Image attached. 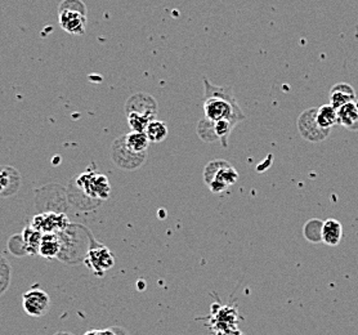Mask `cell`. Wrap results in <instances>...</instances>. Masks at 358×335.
Returning a JSON list of instances; mask_svg holds the SVG:
<instances>
[{"mask_svg":"<svg viewBox=\"0 0 358 335\" xmlns=\"http://www.w3.org/2000/svg\"><path fill=\"white\" fill-rule=\"evenodd\" d=\"M202 109L205 119L217 123L219 120H230L234 126L245 120L242 111L234 92L230 87H218L204 77V102Z\"/></svg>","mask_w":358,"mask_h":335,"instance_id":"cell-1","label":"cell"},{"mask_svg":"<svg viewBox=\"0 0 358 335\" xmlns=\"http://www.w3.org/2000/svg\"><path fill=\"white\" fill-rule=\"evenodd\" d=\"M128 124L135 132H144L152 120L156 119L158 103L147 93H135L125 105Z\"/></svg>","mask_w":358,"mask_h":335,"instance_id":"cell-2","label":"cell"},{"mask_svg":"<svg viewBox=\"0 0 358 335\" xmlns=\"http://www.w3.org/2000/svg\"><path fill=\"white\" fill-rule=\"evenodd\" d=\"M59 22L64 31L83 35L88 22V12L83 0H64L59 6Z\"/></svg>","mask_w":358,"mask_h":335,"instance_id":"cell-3","label":"cell"},{"mask_svg":"<svg viewBox=\"0 0 358 335\" xmlns=\"http://www.w3.org/2000/svg\"><path fill=\"white\" fill-rule=\"evenodd\" d=\"M237 179V170L225 160H213L204 169V181L211 193H223L225 188L236 184Z\"/></svg>","mask_w":358,"mask_h":335,"instance_id":"cell-4","label":"cell"},{"mask_svg":"<svg viewBox=\"0 0 358 335\" xmlns=\"http://www.w3.org/2000/svg\"><path fill=\"white\" fill-rule=\"evenodd\" d=\"M76 186L89 198L102 199V200L109 199L111 187H110L109 179L103 174H97L91 172L83 173L82 176L77 177Z\"/></svg>","mask_w":358,"mask_h":335,"instance_id":"cell-5","label":"cell"},{"mask_svg":"<svg viewBox=\"0 0 358 335\" xmlns=\"http://www.w3.org/2000/svg\"><path fill=\"white\" fill-rule=\"evenodd\" d=\"M317 109L303 111L298 119V131L300 135L309 142H321L327 138L330 131L318 126L316 119Z\"/></svg>","mask_w":358,"mask_h":335,"instance_id":"cell-6","label":"cell"},{"mask_svg":"<svg viewBox=\"0 0 358 335\" xmlns=\"http://www.w3.org/2000/svg\"><path fill=\"white\" fill-rule=\"evenodd\" d=\"M111 159L115 163V165L125 170H134L142 165V163L146 159V154L140 155L134 154L126 147L124 142V135L115 140L111 147Z\"/></svg>","mask_w":358,"mask_h":335,"instance_id":"cell-7","label":"cell"},{"mask_svg":"<svg viewBox=\"0 0 358 335\" xmlns=\"http://www.w3.org/2000/svg\"><path fill=\"white\" fill-rule=\"evenodd\" d=\"M22 307L29 316L42 318L50 311V297L42 289L31 288L22 295Z\"/></svg>","mask_w":358,"mask_h":335,"instance_id":"cell-8","label":"cell"},{"mask_svg":"<svg viewBox=\"0 0 358 335\" xmlns=\"http://www.w3.org/2000/svg\"><path fill=\"white\" fill-rule=\"evenodd\" d=\"M114 254L106 246L100 245L98 248H91L85 257V265L91 268L96 275H102L103 272L109 271L110 268L114 266Z\"/></svg>","mask_w":358,"mask_h":335,"instance_id":"cell-9","label":"cell"},{"mask_svg":"<svg viewBox=\"0 0 358 335\" xmlns=\"http://www.w3.org/2000/svg\"><path fill=\"white\" fill-rule=\"evenodd\" d=\"M31 226L39 230L43 234H59L61 231L66 230L68 226V219L65 214H56V213H43L33 217Z\"/></svg>","mask_w":358,"mask_h":335,"instance_id":"cell-10","label":"cell"},{"mask_svg":"<svg viewBox=\"0 0 358 335\" xmlns=\"http://www.w3.org/2000/svg\"><path fill=\"white\" fill-rule=\"evenodd\" d=\"M237 312L228 306L221 307L213 318V327L218 334H231L237 332Z\"/></svg>","mask_w":358,"mask_h":335,"instance_id":"cell-11","label":"cell"},{"mask_svg":"<svg viewBox=\"0 0 358 335\" xmlns=\"http://www.w3.org/2000/svg\"><path fill=\"white\" fill-rule=\"evenodd\" d=\"M343 226L338 219L329 218L322 223L321 240L329 246H336L342 241Z\"/></svg>","mask_w":358,"mask_h":335,"instance_id":"cell-12","label":"cell"},{"mask_svg":"<svg viewBox=\"0 0 358 335\" xmlns=\"http://www.w3.org/2000/svg\"><path fill=\"white\" fill-rule=\"evenodd\" d=\"M353 100H356V92L350 84H336L330 91V105L336 110L341 109L345 103Z\"/></svg>","mask_w":358,"mask_h":335,"instance_id":"cell-13","label":"cell"},{"mask_svg":"<svg viewBox=\"0 0 358 335\" xmlns=\"http://www.w3.org/2000/svg\"><path fill=\"white\" fill-rule=\"evenodd\" d=\"M338 123L358 132V100H350L338 110Z\"/></svg>","mask_w":358,"mask_h":335,"instance_id":"cell-14","label":"cell"},{"mask_svg":"<svg viewBox=\"0 0 358 335\" xmlns=\"http://www.w3.org/2000/svg\"><path fill=\"white\" fill-rule=\"evenodd\" d=\"M62 251V243L57 234H43L39 254L44 258H56Z\"/></svg>","mask_w":358,"mask_h":335,"instance_id":"cell-15","label":"cell"},{"mask_svg":"<svg viewBox=\"0 0 358 335\" xmlns=\"http://www.w3.org/2000/svg\"><path fill=\"white\" fill-rule=\"evenodd\" d=\"M124 142L129 150L134 154H140V155L146 154V151L149 149L151 143L149 137L146 135L144 132H135V131L125 134Z\"/></svg>","mask_w":358,"mask_h":335,"instance_id":"cell-16","label":"cell"},{"mask_svg":"<svg viewBox=\"0 0 358 335\" xmlns=\"http://www.w3.org/2000/svg\"><path fill=\"white\" fill-rule=\"evenodd\" d=\"M316 119L318 126L326 131H331L335 124L338 123V110L331 105H322L317 109Z\"/></svg>","mask_w":358,"mask_h":335,"instance_id":"cell-17","label":"cell"},{"mask_svg":"<svg viewBox=\"0 0 358 335\" xmlns=\"http://www.w3.org/2000/svg\"><path fill=\"white\" fill-rule=\"evenodd\" d=\"M144 133L149 137L150 142L160 143L167 138L169 129L164 121H160L155 119L147 126Z\"/></svg>","mask_w":358,"mask_h":335,"instance_id":"cell-18","label":"cell"},{"mask_svg":"<svg viewBox=\"0 0 358 335\" xmlns=\"http://www.w3.org/2000/svg\"><path fill=\"white\" fill-rule=\"evenodd\" d=\"M43 232L39 230L33 228V226H29L24 231V243H25V249L29 254H38L39 253V246L42 241Z\"/></svg>","mask_w":358,"mask_h":335,"instance_id":"cell-19","label":"cell"},{"mask_svg":"<svg viewBox=\"0 0 358 335\" xmlns=\"http://www.w3.org/2000/svg\"><path fill=\"white\" fill-rule=\"evenodd\" d=\"M322 221L320 219H311L304 227H303V232L306 239L311 243H321V232H322Z\"/></svg>","mask_w":358,"mask_h":335,"instance_id":"cell-20","label":"cell"},{"mask_svg":"<svg viewBox=\"0 0 358 335\" xmlns=\"http://www.w3.org/2000/svg\"><path fill=\"white\" fill-rule=\"evenodd\" d=\"M17 170L12 169V168H1L0 169V193H8V188L12 186V176L16 173ZM12 190L16 193V188L12 187Z\"/></svg>","mask_w":358,"mask_h":335,"instance_id":"cell-21","label":"cell"},{"mask_svg":"<svg viewBox=\"0 0 358 335\" xmlns=\"http://www.w3.org/2000/svg\"><path fill=\"white\" fill-rule=\"evenodd\" d=\"M9 283V271H3L0 272V293L6 290L7 285Z\"/></svg>","mask_w":358,"mask_h":335,"instance_id":"cell-22","label":"cell"},{"mask_svg":"<svg viewBox=\"0 0 358 335\" xmlns=\"http://www.w3.org/2000/svg\"><path fill=\"white\" fill-rule=\"evenodd\" d=\"M85 335H115V333L111 330H100V332L92 330V332H88Z\"/></svg>","mask_w":358,"mask_h":335,"instance_id":"cell-23","label":"cell"},{"mask_svg":"<svg viewBox=\"0 0 358 335\" xmlns=\"http://www.w3.org/2000/svg\"><path fill=\"white\" fill-rule=\"evenodd\" d=\"M218 335H244L242 333H240L239 330L237 332H234V333H231V334H218Z\"/></svg>","mask_w":358,"mask_h":335,"instance_id":"cell-24","label":"cell"}]
</instances>
